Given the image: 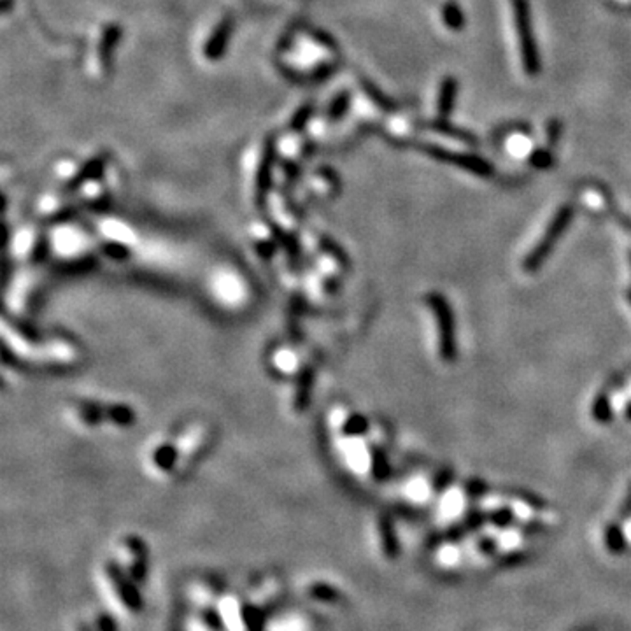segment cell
Here are the masks:
<instances>
[{
  "mask_svg": "<svg viewBox=\"0 0 631 631\" xmlns=\"http://www.w3.org/2000/svg\"><path fill=\"white\" fill-rule=\"evenodd\" d=\"M423 150L427 151L430 157L441 160V162H448V163H453V165L462 167V169L469 170V172L475 174V176L489 177L493 174V167L489 165L486 160L474 157V155L453 153V151H445V150H442V148H435V146H423Z\"/></svg>",
  "mask_w": 631,
  "mask_h": 631,
  "instance_id": "obj_6",
  "label": "cell"
},
{
  "mask_svg": "<svg viewBox=\"0 0 631 631\" xmlns=\"http://www.w3.org/2000/svg\"><path fill=\"white\" fill-rule=\"evenodd\" d=\"M242 619L244 625H246L247 631H264L265 626V618L256 607H244L242 609Z\"/></svg>",
  "mask_w": 631,
  "mask_h": 631,
  "instance_id": "obj_12",
  "label": "cell"
},
{
  "mask_svg": "<svg viewBox=\"0 0 631 631\" xmlns=\"http://www.w3.org/2000/svg\"><path fill=\"white\" fill-rule=\"evenodd\" d=\"M572 218H573L572 205H563V207L558 209V212H556L554 218L551 219V223H549L547 230L544 232L542 239L538 240L537 246L530 251V254L524 258L523 264L524 272L533 274V272H537L538 268L544 265V261L547 260L549 254L552 253V249H554V246L558 244V240L561 239V235L566 232V228H568Z\"/></svg>",
  "mask_w": 631,
  "mask_h": 631,
  "instance_id": "obj_2",
  "label": "cell"
},
{
  "mask_svg": "<svg viewBox=\"0 0 631 631\" xmlns=\"http://www.w3.org/2000/svg\"><path fill=\"white\" fill-rule=\"evenodd\" d=\"M97 626H98V631H118V625H116V621L108 614L100 616V618L97 619Z\"/></svg>",
  "mask_w": 631,
  "mask_h": 631,
  "instance_id": "obj_20",
  "label": "cell"
},
{
  "mask_svg": "<svg viewBox=\"0 0 631 631\" xmlns=\"http://www.w3.org/2000/svg\"><path fill=\"white\" fill-rule=\"evenodd\" d=\"M514 18H516L517 35L521 42V58H523L524 72L528 76H537L540 70V60H538L537 46H535V37L531 34L530 23V11H528L526 0H514Z\"/></svg>",
  "mask_w": 631,
  "mask_h": 631,
  "instance_id": "obj_4",
  "label": "cell"
},
{
  "mask_svg": "<svg viewBox=\"0 0 631 631\" xmlns=\"http://www.w3.org/2000/svg\"><path fill=\"white\" fill-rule=\"evenodd\" d=\"M311 594H313L316 600L321 601H335L339 598V591L335 587L328 586V584H314L311 587Z\"/></svg>",
  "mask_w": 631,
  "mask_h": 631,
  "instance_id": "obj_15",
  "label": "cell"
},
{
  "mask_svg": "<svg viewBox=\"0 0 631 631\" xmlns=\"http://www.w3.org/2000/svg\"><path fill=\"white\" fill-rule=\"evenodd\" d=\"M605 545H607V551L614 556L625 554L626 551V537L623 533L621 524L612 523L609 524L607 530H605Z\"/></svg>",
  "mask_w": 631,
  "mask_h": 631,
  "instance_id": "obj_9",
  "label": "cell"
},
{
  "mask_svg": "<svg viewBox=\"0 0 631 631\" xmlns=\"http://www.w3.org/2000/svg\"><path fill=\"white\" fill-rule=\"evenodd\" d=\"M626 297H628V302L631 304V290H628V293H626Z\"/></svg>",
  "mask_w": 631,
  "mask_h": 631,
  "instance_id": "obj_24",
  "label": "cell"
},
{
  "mask_svg": "<svg viewBox=\"0 0 631 631\" xmlns=\"http://www.w3.org/2000/svg\"><path fill=\"white\" fill-rule=\"evenodd\" d=\"M456 90H458V83H456L455 77H445V79L442 81L437 102V112L442 119L448 118V116L451 115L453 108H455Z\"/></svg>",
  "mask_w": 631,
  "mask_h": 631,
  "instance_id": "obj_8",
  "label": "cell"
},
{
  "mask_svg": "<svg viewBox=\"0 0 631 631\" xmlns=\"http://www.w3.org/2000/svg\"><path fill=\"white\" fill-rule=\"evenodd\" d=\"M434 129L437 130V132L445 134V136H451V137H455V139L463 141V143L470 144V146H475V144H477V139H475L472 134L465 132V130L451 129V126H448L445 123H434Z\"/></svg>",
  "mask_w": 631,
  "mask_h": 631,
  "instance_id": "obj_13",
  "label": "cell"
},
{
  "mask_svg": "<svg viewBox=\"0 0 631 631\" xmlns=\"http://www.w3.org/2000/svg\"><path fill=\"white\" fill-rule=\"evenodd\" d=\"M108 575L111 579V583L115 584L116 591H118L119 598L123 600L126 609H130L132 612H141L144 609V598L141 594V591L137 590V586L134 584L132 577L126 575L123 572L122 566L115 561L108 563Z\"/></svg>",
  "mask_w": 631,
  "mask_h": 631,
  "instance_id": "obj_5",
  "label": "cell"
},
{
  "mask_svg": "<svg viewBox=\"0 0 631 631\" xmlns=\"http://www.w3.org/2000/svg\"><path fill=\"white\" fill-rule=\"evenodd\" d=\"M204 623L212 631H219L223 628L221 616H219L218 611H214V609H207V611L204 612Z\"/></svg>",
  "mask_w": 631,
  "mask_h": 631,
  "instance_id": "obj_18",
  "label": "cell"
},
{
  "mask_svg": "<svg viewBox=\"0 0 631 631\" xmlns=\"http://www.w3.org/2000/svg\"><path fill=\"white\" fill-rule=\"evenodd\" d=\"M626 417H628V419L631 421V403L628 407H626Z\"/></svg>",
  "mask_w": 631,
  "mask_h": 631,
  "instance_id": "obj_23",
  "label": "cell"
},
{
  "mask_svg": "<svg viewBox=\"0 0 631 631\" xmlns=\"http://www.w3.org/2000/svg\"><path fill=\"white\" fill-rule=\"evenodd\" d=\"M148 558L150 556H134V563L130 566V577L136 583L143 584L148 579Z\"/></svg>",
  "mask_w": 631,
  "mask_h": 631,
  "instance_id": "obj_14",
  "label": "cell"
},
{
  "mask_svg": "<svg viewBox=\"0 0 631 631\" xmlns=\"http://www.w3.org/2000/svg\"><path fill=\"white\" fill-rule=\"evenodd\" d=\"M428 306L437 319L438 326V349L444 361H455L458 354V344H456V325L453 316L451 306L441 293H430L428 295Z\"/></svg>",
  "mask_w": 631,
  "mask_h": 631,
  "instance_id": "obj_3",
  "label": "cell"
},
{
  "mask_svg": "<svg viewBox=\"0 0 631 631\" xmlns=\"http://www.w3.org/2000/svg\"><path fill=\"white\" fill-rule=\"evenodd\" d=\"M530 163L535 167V169H549L552 165V155L549 151L544 150H537L533 155H531Z\"/></svg>",
  "mask_w": 631,
  "mask_h": 631,
  "instance_id": "obj_17",
  "label": "cell"
},
{
  "mask_svg": "<svg viewBox=\"0 0 631 631\" xmlns=\"http://www.w3.org/2000/svg\"><path fill=\"white\" fill-rule=\"evenodd\" d=\"M593 417L597 419V423L600 424H609L612 419V407H611V400H609L607 393H600V395L594 398L593 402Z\"/></svg>",
  "mask_w": 631,
  "mask_h": 631,
  "instance_id": "obj_10",
  "label": "cell"
},
{
  "mask_svg": "<svg viewBox=\"0 0 631 631\" xmlns=\"http://www.w3.org/2000/svg\"><path fill=\"white\" fill-rule=\"evenodd\" d=\"M442 20H444L445 27L451 30H462L465 25V16L456 4H445L442 9Z\"/></svg>",
  "mask_w": 631,
  "mask_h": 631,
  "instance_id": "obj_11",
  "label": "cell"
},
{
  "mask_svg": "<svg viewBox=\"0 0 631 631\" xmlns=\"http://www.w3.org/2000/svg\"><path fill=\"white\" fill-rule=\"evenodd\" d=\"M559 136H561V125H559L558 122H551L549 123V126H547V143H549V146H554L556 144V141L559 139Z\"/></svg>",
  "mask_w": 631,
  "mask_h": 631,
  "instance_id": "obj_21",
  "label": "cell"
},
{
  "mask_svg": "<svg viewBox=\"0 0 631 631\" xmlns=\"http://www.w3.org/2000/svg\"><path fill=\"white\" fill-rule=\"evenodd\" d=\"M496 547H498V545H496V542L489 537L481 538V540L477 542V551L481 552V554H486V556L495 554Z\"/></svg>",
  "mask_w": 631,
  "mask_h": 631,
  "instance_id": "obj_19",
  "label": "cell"
},
{
  "mask_svg": "<svg viewBox=\"0 0 631 631\" xmlns=\"http://www.w3.org/2000/svg\"><path fill=\"white\" fill-rule=\"evenodd\" d=\"M84 631H90V630H88V628H84Z\"/></svg>",
  "mask_w": 631,
  "mask_h": 631,
  "instance_id": "obj_25",
  "label": "cell"
},
{
  "mask_svg": "<svg viewBox=\"0 0 631 631\" xmlns=\"http://www.w3.org/2000/svg\"><path fill=\"white\" fill-rule=\"evenodd\" d=\"M105 403L91 402V400H79L67 407V419L77 430L93 431L102 423H116L122 428H129L134 423V414L125 405H112V409L105 414Z\"/></svg>",
  "mask_w": 631,
  "mask_h": 631,
  "instance_id": "obj_1",
  "label": "cell"
},
{
  "mask_svg": "<svg viewBox=\"0 0 631 631\" xmlns=\"http://www.w3.org/2000/svg\"><path fill=\"white\" fill-rule=\"evenodd\" d=\"M379 533H381V545L384 554L389 559H395L400 554V542L398 537L395 533V526H393V521L388 516H382L379 519Z\"/></svg>",
  "mask_w": 631,
  "mask_h": 631,
  "instance_id": "obj_7",
  "label": "cell"
},
{
  "mask_svg": "<svg viewBox=\"0 0 631 631\" xmlns=\"http://www.w3.org/2000/svg\"><path fill=\"white\" fill-rule=\"evenodd\" d=\"M618 219H619V221H621V225L625 226V228L628 230V232H631V219H630V218H626V216L618 214Z\"/></svg>",
  "mask_w": 631,
  "mask_h": 631,
  "instance_id": "obj_22",
  "label": "cell"
},
{
  "mask_svg": "<svg viewBox=\"0 0 631 631\" xmlns=\"http://www.w3.org/2000/svg\"><path fill=\"white\" fill-rule=\"evenodd\" d=\"M488 521H491V523L498 528H507L512 524L514 514L510 509H498V510H495V512L489 514Z\"/></svg>",
  "mask_w": 631,
  "mask_h": 631,
  "instance_id": "obj_16",
  "label": "cell"
}]
</instances>
